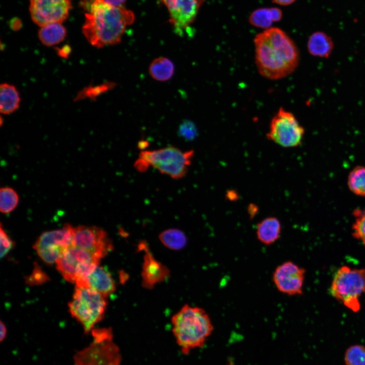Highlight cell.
I'll return each instance as SVG.
<instances>
[{
    "instance_id": "obj_18",
    "label": "cell",
    "mask_w": 365,
    "mask_h": 365,
    "mask_svg": "<svg viewBox=\"0 0 365 365\" xmlns=\"http://www.w3.org/2000/svg\"><path fill=\"white\" fill-rule=\"evenodd\" d=\"M307 47L312 56L327 58L332 53L334 44L331 37L323 32L317 31L310 36Z\"/></svg>"
},
{
    "instance_id": "obj_31",
    "label": "cell",
    "mask_w": 365,
    "mask_h": 365,
    "mask_svg": "<svg viewBox=\"0 0 365 365\" xmlns=\"http://www.w3.org/2000/svg\"><path fill=\"white\" fill-rule=\"evenodd\" d=\"M70 49L69 46H65L58 49V53L61 57H65L68 56Z\"/></svg>"
},
{
    "instance_id": "obj_28",
    "label": "cell",
    "mask_w": 365,
    "mask_h": 365,
    "mask_svg": "<svg viewBox=\"0 0 365 365\" xmlns=\"http://www.w3.org/2000/svg\"><path fill=\"white\" fill-rule=\"evenodd\" d=\"M178 134L186 140L191 141L196 138L198 131L195 124L188 120L180 123L178 127Z\"/></svg>"
},
{
    "instance_id": "obj_25",
    "label": "cell",
    "mask_w": 365,
    "mask_h": 365,
    "mask_svg": "<svg viewBox=\"0 0 365 365\" xmlns=\"http://www.w3.org/2000/svg\"><path fill=\"white\" fill-rule=\"evenodd\" d=\"M19 196L16 192L10 187H3L0 190V210L4 214L13 211L19 203Z\"/></svg>"
},
{
    "instance_id": "obj_33",
    "label": "cell",
    "mask_w": 365,
    "mask_h": 365,
    "mask_svg": "<svg viewBox=\"0 0 365 365\" xmlns=\"http://www.w3.org/2000/svg\"><path fill=\"white\" fill-rule=\"evenodd\" d=\"M0 328V341L2 342L6 337L7 331L5 324L2 321H1Z\"/></svg>"
},
{
    "instance_id": "obj_27",
    "label": "cell",
    "mask_w": 365,
    "mask_h": 365,
    "mask_svg": "<svg viewBox=\"0 0 365 365\" xmlns=\"http://www.w3.org/2000/svg\"><path fill=\"white\" fill-rule=\"evenodd\" d=\"M355 222L353 224L352 235L360 240L365 247V209H357L353 211Z\"/></svg>"
},
{
    "instance_id": "obj_9",
    "label": "cell",
    "mask_w": 365,
    "mask_h": 365,
    "mask_svg": "<svg viewBox=\"0 0 365 365\" xmlns=\"http://www.w3.org/2000/svg\"><path fill=\"white\" fill-rule=\"evenodd\" d=\"M305 130L291 113L280 107L273 117L268 139L285 147H296L301 144Z\"/></svg>"
},
{
    "instance_id": "obj_21",
    "label": "cell",
    "mask_w": 365,
    "mask_h": 365,
    "mask_svg": "<svg viewBox=\"0 0 365 365\" xmlns=\"http://www.w3.org/2000/svg\"><path fill=\"white\" fill-rule=\"evenodd\" d=\"M38 35L43 45L52 46L64 40L66 35V30L61 23L54 22L41 26Z\"/></svg>"
},
{
    "instance_id": "obj_13",
    "label": "cell",
    "mask_w": 365,
    "mask_h": 365,
    "mask_svg": "<svg viewBox=\"0 0 365 365\" xmlns=\"http://www.w3.org/2000/svg\"><path fill=\"white\" fill-rule=\"evenodd\" d=\"M305 270L292 261L278 265L272 274V281L277 290L287 296L303 294Z\"/></svg>"
},
{
    "instance_id": "obj_23",
    "label": "cell",
    "mask_w": 365,
    "mask_h": 365,
    "mask_svg": "<svg viewBox=\"0 0 365 365\" xmlns=\"http://www.w3.org/2000/svg\"><path fill=\"white\" fill-rule=\"evenodd\" d=\"M159 238L165 247L175 250L184 247L187 242L185 234L177 229L172 228L163 231L159 234Z\"/></svg>"
},
{
    "instance_id": "obj_17",
    "label": "cell",
    "mask_w": 365,
    "mask_h": 365,
    "mask_svg": "<svg viewBox=\"0 0 365 365\" xmlns=\"http://www.w3.org/2000/svg\"><path fill=\"white\" fill-rule=\"evenodd\" d=\"M281 232V224L275 217L265 218L257 225L256 228L258 239L265 245L274 243L280 238Z\"/></svg>"
},
{
    "instance_id": "obj_30",
    "label": "cell",
    "mask_w": 365,
    "mask_h": 365,
    "mask_svg": "<svg viewBox=\"0 0 365 365\" xmlns=\"http://www.w3.org/2000/svg\"><path fill=\"white\" fill-rule=\"evenodd\" d=\"M48 277L37 265L34 267L31 274L26 279L28 284H38L44 283L48 280Z\"/></svg>"
},
{
    "instance_id": "obj_4",
    "label": "cell",
    "mask_w": 365,
    "mask_h": 365,
    "mask_svg": "<svg viewBox=\"0 0 365 365\" xmlns=\"http://www.w3.org/2000/svg\"><path fill=\"white\" fill-rule=\"evenodd\" d=\"M193 156V150L184 152L172 146L155 150L142 151L134 166L140 171L152 166L161 173L174 179H179L186 174Z\"/></svg>"
},
{
    "instance_id": "obj_7",
    "label": "cell",
    "mask_w": 365,
    "mask_h": 365,
    "mask_svg": "<svg viewBox=\"0 0 365 365\" xmlns=\"http://www.w3.org/2000/svg\"><path fill=\"white\" fill-rule=\"evenodd\" d=\"M330 292L347 308L357 312L360 307L358 298L365 293V270L341 267L334 275Z\"/></svg>"
},
{
    "instance_id": "obj_16",
    "label": "cell",
    "mask_w": 365,
    "mask_h": 365,
    "mask_svg": "<svg viewBox=\"0 0 365 365\" xmlns=\"http://www.w3.org/2000/svg\"><path fill=\"white\" fill-rule=\"evenodd\" d=\"M76 286L90 288L107 298L116 289L115 283L105 269L97 265L88 275L76 283Z\"/></svg>"
},
{
    "instance_id": "obj_5",
    "label": "cell",
    "mask_w": 365,
    "mask_h": 365,
    "mask_svg": "<svg viewBox=\"0 0 365 365\" xmlns=\"http://www.w3.org/2000/svg\"><path fill=\"white\" fill-rule=\"evenodd\" d=\"M92 342L74 356L75 365H120L119 349L110 328L92 329Z\"/></svg>"
},
{
    "instance_id": "obj_26",
    "label": "cell",
    "mask_w": 365,
    "mask_h": 365,
    "mask_svg": "<svg viewBox=\"0 0 365 365\" xmlns=\"http://www.w3.org/2000/svg\"><path fill=\"white\" fill-rule=\"evenodd\" d=\"M346 365H365V346L355 344L349 347L344 354Z\"/></svg>"
},
{
    "instance_id": "obj_12",
    "label": "cell",
    "mask_w": 365,
    "mask_h": 365,
    "mask_svg": "<svg viewBox=\"0 0 365 365\" xmlns=\"http://www.w3.org/2000/svg\"><path fill=\"white\" fill-rule=\"evenodd\" d=\"M29 11L32 21L40 27L62 23L69 15L70 0H29Z\"/></svg>"
},
{
    "instance_id": "obj_20",
    "label": "cell",
    "mask_w": 365,
    "mask_h": 365,
    "mask_svg": "<svg viewBox=\"0 0 365 365\" xmlns=\"http://www.w3.org/2000/svg\"><path fill=\"white\" fill-rule=\"evenodd\" d=\"M20 97L16 88L10 84L3 83L0 86V111L8 115L16 111L19 106Z\"/></svg>"
},
{
    "instance_id": "obj_15",
    "label": "cell",
    "mask_w": 365,
    "mask_h": 365,
    "mask_svg": "<svg viewBox=\"0 0 365 365\" xmlns=\"http://www.w3.org/2000/svg\"><path fill=\"white\" fill-rule=\"evenodd\" d=\"M138 247L144 251L141 271L142 285L145 288L151 289L166 280L170 275V271L155 259L145 242L140 243Z\"/></svg>"
},
{
    "instance_id": "obj_8",
    "label": "cell",
    "mask_w": 365,
    "mask_h": 365,
    "mask_svg": "<svg viewBox=\"0 0 365 365\" xmlns=\"http://www.w3.org/2000/svg\"><path fill=\"white\" fill-rule=\"evenodd\" d=\"M74 228L65 224L62 228L46 231L38 238L33 247L46 263L51 265L74 246Z\"/></svg>"
},
{
    "instance_id": "obj_35",
    "label": "cell",
    "mask_w": 365,
    "mask_h": 365,
    "mask_svg": "<svg viewBox=\"0 0 365 365\" xmlns=\"http://www.w3.org/2000/svg\"><path fill=\"white\" fill-rule=\"evenodd\" d=\"M21 25L20 21L17 19L13 20L11 23L12 29L15 30H17L20 28Z\"/></svg>"
},
{
    "instance_id": "obj_10",
    "label": "cell",
    "mask_w": 365,
    "mask_h": 365,
    "mask_svg": "<svg viewBox=\"0 0 365 365\" xmlns=\"http://www.w3.org/2000/svg\"><path fill=\"white\" fill-rule=\"evenodd\" d=\"M99 261L87 251L74 246L65 251L56 264L64 278L76 283L99 265Z\"/></svg>"
},
{
    "instance_id": "obj_34",
    "label": "cell",
    "mask_w": 365,
    "mask_h": 365,
    "mask_svg": "<svg viewBox=\"0 0 365 365\" xmlns=\"http://www.w3.org/2000/svg\"><path fill=\"white\" fill-rule=\"evenodd\" d=\"M274 3L282 6H287L293 4L296 0H272Z\"/></svg>"
},
{
    "instance_id": "obj_6",
    "label": "cell",
    "mask_w": 365,
    "mask_h": 365,
    "mask_svg": "<svg viewBox=\"0 0 365 365\" xmlns=\"http://www.w3.org/2000/svg\"><path fill=\"white\" fill-rule=\"evenodd\" d=\"M104 296L90 288L76 286L69 311L87 334L104 317L107 302Z\"/></svg>"
},
{
    "instance_id": "obj_29",
    "label": "cell",
    "mask_w": 365,
    "mask_h": 365,
    "mask_svg": "<svg viewBox=\"0 0 365 365\" xmlns=\"http://www.w3.org/2000/svg\"><path fill=\"white\" fill-rule=\"evenodd\" d=\"M0 238L1 258H2L5 257L12 249L15 245V243L3 229L2 224L1 225L0 229Z\"/></svg>"
},
{
    "instance_id": "obj_24",
    "label": "cell",
    "mask_w": 365,
    "mask_h": 365,
    "mask_svg": "<svg viewBox=\"0 0 365 365\" xmlns=\"http://www.w3.org/2000/svg\"><path fill=\"white\" fill-rule=\"evenodd\" d=\"M348 187L354 194L365 197V167H355L348 178Z\"/></svg>"
},
{
    "instance_id": "obj_32",
    "label": "cell",
    "mask_w": 365,
    "mask_h": 365,
    "mask_svg": "<svg viewBox=\"0 0 365 365\" xmlns=\"http://www.w3.org/2000/svg\"><path fill=\"white\" fill-rule=\"evenodd\" d=\"M105 2L111 5L119 7L123 6L126 0H103Z\"/></svg>"
},
{
    "instance_id": "obj_2",
    "label": "cell",
    "mask_w": 365,
    "mask_h": 365,
    "mask_svg": "<svg viewBox=\"0 0 365 365\" xmlns=\"http://www.w3.org/2000/svg\"><path fill=\"white\" fill-rule=\"evenodd\" d=\"M256 64L260 74L271 80L286 77L297 67L300 55L293 41L282 30L271 27L254 39Z\"/></svg>"
},
{
    "instance_id": "obj_14",
    "label": "cell",
    "mask_w": 365,
    "mask_h": 365,
    "mask_svg": "<svg viewBox=\"0 0 365 365\" xmlns=\"http://www.w3.org/2000/svg\"><path fill=\"white\" fill-rule=\"evenodd\" d=\"M169 13V22L178 35L192 24L205 0H161Z\"/></svg>"
},
{
    "instance_id": "obj_19",
    "label": "cell",
    "mask_w": 365,
    "mask_h": 365,
    "mask_svg": "<svg viewBox=\"0 0 365 365\" xmlns=\"http://www.w3.org/2000/svg\"><path fill=\"white\" fill-rule=\"evenodd\" d=\"M282 17V11L277 8H260L251 14L249 22L255 27L267 29L271 28L274 22L280 21Z\"/></svg>"
},
{
    "instance_id": "obj_11",
    "label": "cell",
    "mask_w": 365,
    "mask_h": 365,
    "mask_svg": "<svg viewBox=\"0 0 365 365\" xmlns=\"http://www.w3.org/2000/svg\"><path fill=\"white\" fill-rule=\"evenodd\" d=\"M74 245L87 251L99 261L114 247L104 230L98 227L87 226L74 228Z\"/></svg>"
},
{
    "instance_id": "obj_1",
    "label": "cell",
    "mask_w": 365,
    "mask_h": 365,
    "mask_svg": "<svg viewBox=\"0 0 365 365\" xmlns=\"http://www.w3.org/2000/svg\"><path fill=\"white\" fill-rule=\"evenodd\" d=\"M81 4L86 11L83 33L96 48L119 43L126 27L135 20L131 11L123 6L111 5L103 0H82Z\"/></svg>"
},
{
    "instance_id": "obj_22",
    "label": "cell",
    "mask_w": 365,
    "mask_h": 365,
    "mask_svg": "<svg viewBox=\"0 0 365 365\" xmlns=\"http://www.w3.org/2000/svg\"><path fill=\"white\" fill-rule=\"evenodd\" d=\"M173 63L168 58L161 57L155 59L150 64L149 72L151 77L159 81H166L173 76Z\"/></svg>"
},
{
    "instance_id": "obj_3",
    "label": "cell",
    "mask_w": 365,
    "mask_h": 365,
    "mask_svg": "<svg viewBox=\"0 0 365 365\" xmlns=\"http://www.w3.org/2000/svg\"><path fill=\"white\" fill-rule=\"evenodd\" d=\"M172 332L183 354L203 346L211 334V320L202 308L184 306L171 318Z\"/></svg>"
},
{
    "instance_id": "obj_36",
    "label": "cell",
    "mask_w": 365,
    "mask_h": 365,
    "mask_svg": "<svg viewBox=\"0 0 365 365\" xmlns=\"http://www.w3.org/2000/svg\"><path fill=\"white\" fill-rule=\"evenodd\" d=\"M228 197L229 199L232 200L233 199H236L237 198V195H236L235 192L231 191L230 193H228Z\"/></svg>"
}]
</instances>
